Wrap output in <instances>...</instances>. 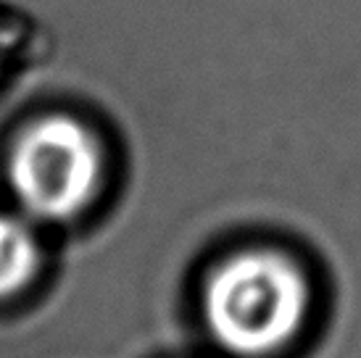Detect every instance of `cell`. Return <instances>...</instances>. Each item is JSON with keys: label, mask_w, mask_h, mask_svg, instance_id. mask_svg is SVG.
I'll return each mask as SVG.
<instances>
[{"label": "cell", "mask_w": 361, "mask_h": 358, "mask_svg": "<svg viewBox=\"0 0 361 358\" xmlns=\"http://www.w3.org/2000/svg\"><path fill=\"white\" fill-rule=\"evenodd\" d=\"M311 288L303 268L280 250H243L211 274L206 324L235 356H269L290 342L309 314Z\"/></svg>", "instance_id": "obj_1"}, {"label": "cell", "mask_w": 361, "mask_h": 358, "mask_svg": "<svg viewBox=\"0 0 361 358\" xmlns=\"http://www.w3.org/2000/svg\"><path fill=\"white\" fill-rule=\"evenodd\" d=\"M101 148L80 121L48 116L32 124L11 153L8 177L32 216L66 221L90 206L101 187Z\"/></svg>", "instance_id": "obj_2"}, {"label": "cell", "mask_w": 361, "mask_h": 358, "mask_svg": "<svg viewBox=\"0 0 361 358\" xmlns=\"http://www.w3.org/2000/svg\"><path fill=\"white\" fill-rule=\"evenodd\" d=\"M40 266V248L27 224L0 216V300L30 285Z\"/></svg>", "instance_id": "obj_3"}]
</instances>
